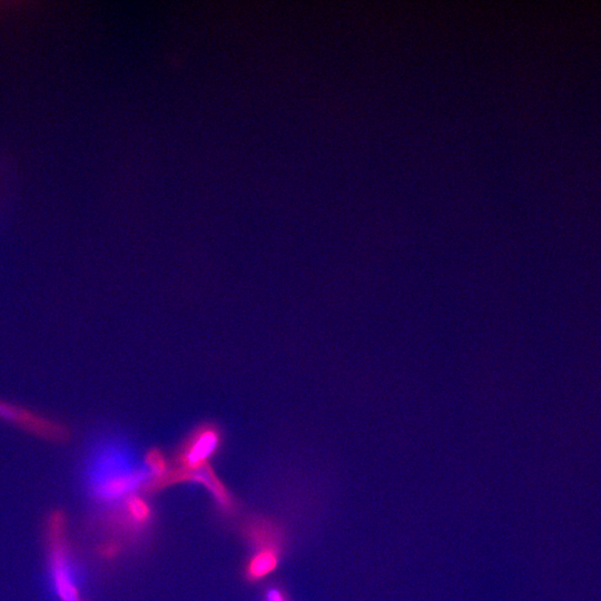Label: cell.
I'll return each mask as SVG.
<instances>
[{
  "mask_svg": "<svg viewBox=\"0 0 601 601\" xmlns=\"http://www.w3.org/2000/svg\"><path fill=\"white\" fill-rule=\"evenodd\" d=\"M269 601H283L280 594L277 591H272L268 595Z\"/></svg>",
  "mask_w": 601,
  "mask_h": 601,
  "instance_id": "52a82bcc",
  "label": "cell"
},
{
  "mask_svg": "<svg viewBox=\"0 0 601 601\" xmlns=\"http://www.w3.org/2000/svg\"><path fill=\"white\" fill-rule=\"evenodd\" d=\"M97 491L107 497L126 494L147 479L141 471H131L122 459L114 453H105L97 461Z\"/></svg>",
  "mask_w": 601,
  "mask_h": 601,
  "instance_id": "7a4b0ae2",
  "label": "cell"
},
{
  "mask_svg": "<svg viewBox=\"0 0 601 601\" xmlns=\"http://www.w3.org/2000/svg\"><path fill=\"white\" fill-rule=\"evenodd\" d=\"M217 444L216 435L206 432L199 435L188 450L186 461L190 466H196L210 455Z\"/></svg>",
  "mask_w": 601,
  "mask_h": 601,
  "instance_id": "277c9868",
  "label": "cell"
},
{
  "mask_svg": "<svg viewBox=\"0 0 601 601\" xmlns=\"http://www.w3.org/2000/svg\"><path fill=\"white\" fill-rule=\"evenodd\" d=\"M0 416L19 424L36 434L49 437L51 440H63L66 435L61 426L7 404L0 403Z\"/></svg>",
  "mask_w": 601,
  "mask_h": 601,
  "instance_id": "3957f363",
  "label": "cell"
},
{
  "mask_svg": "<svg viewBox=\"0 0 601 601\" xmlns=\"http://www.w3.org/2000/svg\"><path fill=\"white\" fill-rule=\"evenodd\" d=\"M50 562L56 591L61 601H81L67 559L65 518L55 512L49 522Z\"/></svg>",
  "mask_w": 601,
  "mask_h": 601,
  "instance_id": "6da1fadb",
  "label": "cell"
},
{
  "mask_svg": "<svg viewBox=\"0 0 601 601\" xmlns=\"http://www.w3.org/2000/svg\"><path fill=\"white\" fill-rule=\"evenodd\" d=\"M277 563L276 553L272 550H263L252 560L248 572L249 577L257 579L270 572Z\"/></svg>",
  "mask_w": 601,
  "mask_h": 601,
  "instance_id": "5b68a950",
  "label": "cell"
},
{
  "mask_svg": "<svg viewBox=\"0 0 601 601\" xmlns=\"http://www.w3.org/2000/svg\"><path fill=\"white\" fill-rule=\"evenodd\" d=\"M129 510H130L132 516H135V519H137L139 521H142L148 514L147 506L139 499H134V500L130 501Z\"/></svg>",
  "mask_w": 601,
  "mask_h": 601,
  "instance_id": "8992f818",
  "label": "cell"
}]
</instances>
